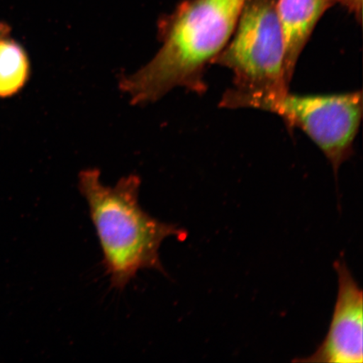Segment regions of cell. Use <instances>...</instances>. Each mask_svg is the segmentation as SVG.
<instances>
[{"label":"cell","instance_id":"5","mask_svg":"<svg viewBox=\"0 0 363 363\" xmlns=\"http://www.w3.org/2000/svg\"><path fill=\"white\" fill-rule=\"evenodd\" d=\"M338 293L328 334L316 351L298 362H363V294L343 259L335 262Z\"/></svg>","mask_w":363,"mask_h":363},{"label":"cell","instance_id":"6","mask_svg":"<svg viewBox=\"0 0 363 363\" xmlns=\"http://www.w3.org/2000/svg\"><path fill=\"white\" fill-rule=\"evenodd\" d=\"M335 4L362 21V0H276V11L284 40V74L290 85L299 57L318 22Z\"/></svg>","mask_w":363,"mask_h":363},{"label":"cell","instance_id":"4","mask_svg":"<svg viewBox=\"0 0 363 363\" xmlns=\"http://www.w3.org/2000/svg\"><path fill=\"white\" fill-rule=\"evenodd\" d=\"M252 108L276 113L291 128L301 130L323 152L335 174L353 152L362 117V91L337 94L285 92L262 99Z\"/></svg>","mask_w":363,"mask_h":363},{"label":"cell","instance_id":"7","mask_svg":"<svg viewBox=\"0 0 363 363\" xmlns=\"http://www.w3.org/2000/svg\"><path fill=\"white\" fill-rule=\"evenodd\" d=\"M25 49L10 35L0 38V98H9L25 87L30 76Z\"/></svg>","mask_w":363,"mask_h":363},{"label":"cell","instance_id":"2","mask_svg":"<svg viewBox=\"0 0 363 363\" xmlns=\"http://www.w3.org/2000/svg\"><path fill=\"white\" fill-rule=\"evenodd\" d=\"M140 177L130 174L104 185L96 169L81 171L79 189L87 201L96 230L103 264L111 285L123 290L140 271L164 274L159 250L167 238H186V231L150 216L139 203Z\"/></svg>","mask_w":363,"mask_h":363},{"label":"cell","instance_id":"1","mask_svg":"<svg viewBox=\"0 0 363 363\" xmlns=\"http://www.w3.org/2000/svg\"><path fill=\"white\" fill-rule=\"evenodd\" d=\"M246 0H185L159 21L156 55L120 80L130 101L156 102L174 89L206 90L203 76L234 33Z\"/></svg>","mask_w":363,"mask_h":363},{"label":"cell","instance_id":"3","mask_svg":"<svg viewBox=\"0 0 363 363\" xmlns=\"http://www.w3.org/2000/svg\"><path fill=\"white\" fill-rule=\"evenodd\" d=\"M212 65L228 68L233 86L220 106L249 108L289 90L284 74V40L276 0H246L228 43Z\"/></svg>","mask_w":363,"mask_h":363},{"label":"cell","instance_id":"8","mask_svg":"<svg viewBox=\"0 0 363 363\" xmlns=\"http://www.w3.org/2000/svg\"><path fill=\"white\" fill-rule=\"evenodd\" d=\"M11 35V27L6 23L0 22V38Z\"/></svg>","mask_w":363,"mask_h":363}]
</instances>
